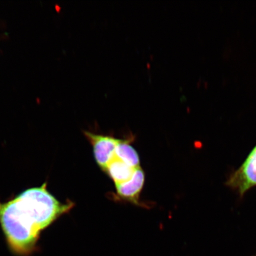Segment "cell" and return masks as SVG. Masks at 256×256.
<instances>
[{
  "mask_svg": "<svg viewBox=\"0 0 256 256\" xmlns=\"http://www.w3.org/2000/svg\"><path fill=\"white\" fill-rule=\"evenodd\" d=\"M74 206L72 201L58 200L48 190L47 182L0 200V226L10 250L18 256L33 254L41 233Z\"/></svg>",
  "mask_w": 256,
  "mask_h": 256,
  "instance_id": "cell-1",
  "label": "cell"
},
{
  "mask_svg": "<svg viewBox=\"0 0 256 256\" xmlns=\"http://www.w3.org/2000/svg\"><path fill=\"white\" fill-rule=\"evenodd\" d=\"M84 134L91 144L96 162L104 171L108 163L115 156V150L120 139L110 136L96 134L84 131Z\"/></svg>",
  "mask_w": 256,
  "mask_h": 256,
  "instance_id": "cell-2",
  "label": "cell"
},
{
  "mask_svg": "<svg viewBox=\"0 0 256 256\" xmlns=\"http://www.w3.org/2000/svg\"><path fill=\"white\" fill-rule=\"evenodd\" d=\"M228 184L244 194L256 185V148H255L238 170L230 178Z\"/></svg>",
  "mask_w": 256,
  "mask_h": 256,
  "instance_id": "cell-3",
  "label": "cell"
},
{
  "mask_svg": "<svg viewBox=\"0 0 256 256\" xmlns=\"http://www.w3.org/2000/svg\"><path fill=\"white\" fill-rule=\"evenodd\" d=\"M145 180V172L142 168H137L130 180L115 185L118 199L139 206Z\"/></svg>",
  "mask_w": 256,
  "mask_h": 256,
  "instance_id": "cell-4",
  "label": "cell"
},
{
  "mask_svg": "<svg viewBox=\"0 0 256 256\" xmlns=\"http://www.w3.org/2000/svg\"><path fill=\"white\" fill-rule=\"evenodd\" d=\"M128 166L126 162L114 156L104 170V172L114 181V184H122L130 180L136 170Z\"/></svg>",
  "mask_w": 256,
  "mask_h": 256,
  "instance_id": "cell-5",
  "label": "cell"
},
{
  "mask_svg": "<svg viewBox=\"0 0 256 256\" xmlns=\"http://www.w3.org/2000/svg\"><path fill=\"white\" fill-rule=\"evenodd\" d=\"M134 138L120 140L115 150V156L134 168H140V158L138 153L131 145Z\"/></svg>",
  "mask_w": 256,
  "mask_h": 256,
  "instance_id": "cell-6",
  "label": "cell"
},
{
  "mask_svg": "<svg viewBox=\"0 0 256 256\" xmlns=\"http://www.w3.org/2000/svg\"></svg>",
  "mask_w": 256,
  "mask_h": 256,
  "instance_id": "cell-7",
  "label": "cell"
}]
</instances>
